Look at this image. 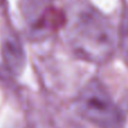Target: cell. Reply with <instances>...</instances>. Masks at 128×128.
<instances>
[{"mask_svg":"<svg viewBox=\"0 0 128 128\" xmlns=\"http://www.w3.org/2000/svg\"><path fill=\"white\" fill-rule=\"evenodd\" d=\"M118 46L122 52V56L124 58L125 64L128 66V7L125 9L122 18L118 35Z\"/></svg>","mask_w":128,"mask_h":128,"instance_id":"5b68a950","label":"cell"},{"mask_svg":"<svg viewBox=\"0 0 128 128\" xmlns=\"http://www.w3.org/2000/svg\"><path fill=\"white\" fill-rule=\"evenodd\" d=\"M24 15L27 27L36 37H45L53 29V17L47 0H24Z\"/></svg>","mask_w":128,"mask_h":128,"instance_id":"3957f363","label":"cell"},{"mask_svg":"<svg viewBox=\"0 0 128 128\" xmlns=\"http://www.w3.org/2000/svg\"><path fill=\"white\" fill-rule=\"evenodd\" d=\"M81 115L100 128H119L122 117L119 108L101 81L92 79L82 88L78 97Z\"/></svg>","mask_w":128,"mask_h":128,"instance_id":"7a4b0ae2","label":"cell"},{"mask_svg":"<svg viewBox=\"0 0 128 128\" xmlns=\"http://www.w3.org/2000/svg\"><path fill=\"white\" fill-rule=\"evenodd\" d=\"M1 58L4 66L14 75H19L26 64V55L19 37L14 32L2 35Z\"/></svg>","mask_w":128,"mask_h":128,"instance_id":"277c9868","label":"cell"},{"mask_svg":"<svg viewBox=\"0 0 128 128\" xmlns=\"http://www.w3.org/2000/svg\"><path fill=\"white\" fill-rule=\"evenodd\" d=\"M4 0H0V6H2V4H4Z\"/></svg>","mask_w":128,"mask_h":128,"instance_id":"8992f818","label":"cell"},{"mask_svg":"<svg viewBox=\"0 0 128 128\" xmlns=\"http://www.w3.org/2000/svg\"><path fill=\"white\" fill-rule=\"evenodd\" d=\"M66 40L72 53L80 60L104 64L112 58L118 35L109 19L99 10L82 6L68 18Z\"/></svg>","mask_w":128,"mask_h":128,"instance_id":"6da1fadb","label":"cell"}]
</instances>
